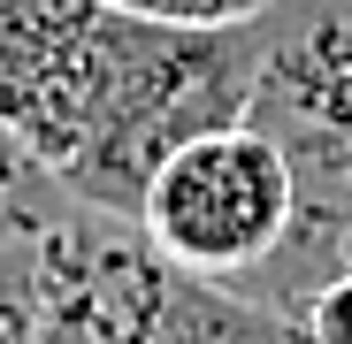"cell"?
<instances>
[{
    "mask_svg": "<svg viewBox=\"0 0 352 344\" xmlns=\"http://www.w3.org/2000/svg\"><path fill=\"white\" fill-rule=\"evenodd\" d=\"M253 100V23H168L115 0H0V123L85 214L138 222L153 168Z\"/></svg>",
    "mask_w": 352,
    "mask_h": 344,
    "instance_id": "cell-1",
    "label": "cell"
},
{
    "mask_svg": "<svg viewBox=\"0 0 352 344\" xmlns=\"http://www.w3.org/2000/svg\"><path fill=\"white\" fill-rule=\"evenodd\" d=\"M245 123L283 146L299 214L283 253L230 291L299 321L314 291L352 275V0H268L253 16Z\"/></svg>",
    "mask_w": 352,
    "mask_h": 344,
    "instance_id": "cell-2",
    "label": "cell"
},
{
    "mask_svg": "<svg viewBox=\"0 0 352 344\" xmlns=\"http://www.w3.org/2000/svg\"><path fill=\"white\" fill-rule=\"evenodd\" d=\"M38 344H307L299 321L184 275L123 214H62L38 238Z\"/></svg>",
    "mask_w": 352,
    "mask_h": 344,
    "instance_id": "cell-3",
    "label": "cell"
},
{
    "mask_svg": "<svg viewBox=\"0 0 352 344\" xmlns=\"http://www.w3.org/2000/svg\"><path fill=\"white\" fill-rule=\"evenodd\" d=\"M291 214H299V192H291L283 146L261 123H222V130L184 138L153 168L138 229L184 275L245 283L283 253Z\"/></svg>",
    "mask_w": 352,
    "mask_h": 344,
    "instance_id": "cell-4",
    "label": "cell"
},
{
    "mask_svg": "<svg viewBox=\"0 0 352 344\" xmlns=\"http://www.w3.org/2000/svg\"><path fill=\"white\" fill-rule=\"evenodd\" d=\"M62 214H77V199L54 184V168L0 123V245H31L46 238Z\"/></svg>",
    "mask_w": 352,
    "mask_h": 344,
    "instance_id": "cell-5",
    "label": "cell"
},
{
    "mask_svg": "<svg viewBox=\"0 0 352 344\" xmlns=\"http://www.w3.org/2000/svg\"><path fill=\"white\" fill-rule=\"evenodd\" d=\"M0 344H38V238L0 245Z\"/></svg>",
    "mask_w": 352,
    "mask_h": 344,
    "instance_id": "cell-6",
    "label": "cell"
},
{
    "mask_svg": "<svg viewBox=\"0 0 352 344\" xmlns=\"http://www.w3.org/2000/svg\"><path fill=\"white\" fill-rule=\"evenodd\" d=\"M138 16H168V23H253L268 0H115Z\"/></svg>",
    "mask_w": 352,
    "mask_h": 344,
    "instance_id": "cell-7",
    "label": "cell"
},
{
    "mask_svg": "<svg viewBox=\"0 0 352 344\" xmlns=\"http://www.w3.org/2000/svg\"><path fill=\"white\" fill-rule=\"evenodd\" d=\"M299 336H307V344H352V275H337L329 291H314V299H307Z\"/></svg>",
    "mask_w": 352,
    "mask_h": 344,
    "instance_id": "cell-8",
    "label": "cell"
}]
</instances>
